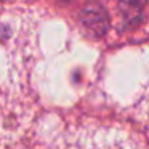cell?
<instances>
[{
  "label": "cell",
  "mask_w": 149,
  "mask_h": 149,
  "mask_svg": "<svg viewBox=\"0 0 149 149\" xmlns=\"http://www.w3.org/2000/svg\"><path fill=\"white\" fill-rule=\"evenodd\" d=\"M135 143L130 141L119 130L82 128L77 133H69L59 141L56 149H135Z\"/></svg>",
  "instance_id": "6da1fadb"
}]
</instances>
